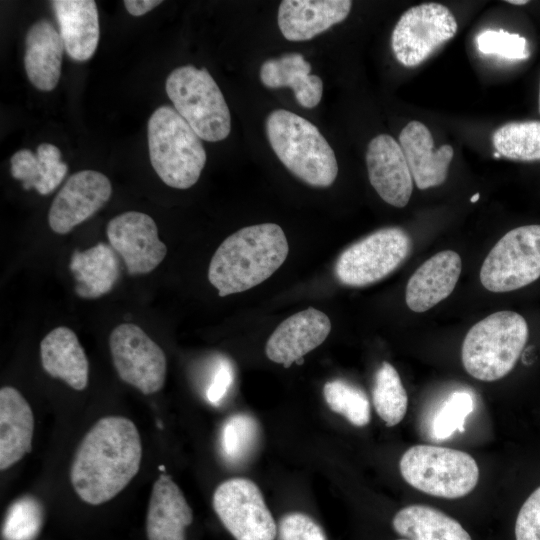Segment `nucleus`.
I'll return each mask as SVG.
<instances>
[{
	"label": "nucleus",
	"mask_w": 540,
	"mask_h": 540,
	"mask_svg": "<svg viewBox=\"0 0 540 540\" xmlns=\"http://www.w3.org/2000/svg\"><path fill=\"white\" fill-rule=\"evenodd\" d=\"M142 444L136 425L122 416L98 420L80 442L70 468V482L79 498L103 504L136 476Z\"/></svg>",
	"instance_id": "obj_1"
},
{
	"label": "nucleus",
	"mask_w": 540,
	"mask_h": 540,
	"mask_svg": "<svg viewBox=\"0 0 540 540\" xmlns=\"http://www.w3.org/2000/svg\"><path fill=\"white\" fill-rule=\"evenodd\" d=\"M289 245L282 228L262 223L228 236L211 258L208 279L221 297L240 293L268 279L286 260Z\"/></svg>",
	"instance_id": "obj_2"
},
{
	"label": "nucleus",
	"mask_w": 540,
	"mask_h": 540,
	"mask_svg": "<svg viewBox=\"0 0 540 540\" xmlns=\"http://www.w3.org/2000/svg\"><path fill=\"white\" fill-rule=\"evenodd\" d=\"M268 141L282 164L297 178L314 187H329L338 174L335 153L318 128L285 109L266 119Z\"/></svg>",
	"instance_id": "obj_3"
},
{
	"label": "nucleus",
	"mask_w": 540,
	"mask_h": 540,
	"mask_svg": "<svg viewBox=\"0 0 540 540\" xmlns=\"http://www.w3.org/2000/svg\"><path fill=\"white\" fill-rule=\"evenodd\" d=\"M150 162L168 186L188 189L199 179L206 163L201 138L171 106H160L147 125Z\"/></svg>",
	"instance_id": "obj_4"
},
{
	"label": "nucleus",
	"mask_w": 540,
	"mask_h": 540,
	"mask_svg": "<svg viewBox=\"0 0 540 540\" xmlns=\"http://www.w3.org/2000/svg\"><path fill=\"white\" fill-rule=\"evenodd\" d=\"M528 336V324L522 315L509 310L495 312L466 334L461 349L462 364L478 380L501 379L514 368Z\"/></svg>",
	"instance_id": "obj_5"
},
{
	"label": "nucleus",
	"mask_w": 540,
	"mask_h": 540,
	"mask_svg": "<svg viewBox=\"0 0 540 540\" xmlns=\"http://www.w3.org/2000/svg\"><path fill=\"white\" fill-rule=\"evenodd\" d=\"M166 93L174 109L205 141L225 139L231 116L225 98L206 68L180 66L167 77Z\"/></svg>",
	"instance_id": "obj_6"
},
{
	"label": "nucleus",
	"mask_w": 540,
	"mask_h": 540,
	"mask_svg": "<svg viewBox=\"0 0 540 540\" xmlns=\"http://www.w3.org/2000/svg\"><path fill=\"white\" fill-rule=\"evenodd\" d=\"M399 468L403 479L415 489L448 499L466 496L479 480L478 465L470 454L440 446L410 447Z\"/></svg>",
	"instance_id": "obj_7"
},
{
	"label": "nucleus",
	"mask_w": 540,
	"mask_h": 540,
	"mask_svg": "<svg viewBox=\"0 0 540 540\" xmlns=\"http://www.w3.org/2000/svg\"><path fill=\"white\" fill-rule=\"evenodd\" d=\"M412 240L400 227L379 229L347 247L337 258V280L350 287L373 284L395 271L410 255Z\"/></svg>",
	"instance_id": "obj_8"
},
{
	"label": "nucleus",
	"mask_w": 540,
	"mask_h": 540,
	"mask_svg": "<svg viewBox=\"0 0 540 540\" xmlns=\"http://www.w3.org/2000/svg\"><path fill=\"white\" fill-rule=\"evenodd\" d=\"M481 284L495 293L517 290L540 277V225L507 232L490 250L480 270Z\"/></svg>",
	"instance_id": "obj_9"
},
{
	"label": "nucleus",
	"mask_w": 540,
	"mask_h": 540,
	"mask_svg": "<svg viewBox=\"0 0 540 540\" xmlns=\"http://www.w3.org/2000/svg\"><path fill=\"white\" fill-rule=\"evenodd\" d=\"M457 22L452 12L439 3H423L406 10L391 36V47L399 63L414 67L438 47L453 38Z\"/></svg>",
	"instance_id": "obj_10"
},
{
	"label": "nucleus",
	"mask_w": 540,
	"mask_h": 540,
	"mask_svg": "<svg viewBox=\"0 0 540 540\" xmlns=\"http://www.w3.org/2000/svg\"><path fill=\"white\" fill-rule=\"evenodd\" d=\"M109 348L122 381L145 395L161 390L166 378L165 353L138 325L116 326L109 336Z\"/></svg>",
	"instance_id": "obj_11"
},
{
	"label": "nucleus",
	"mask_w": 540,
	"mask_h": 540,
	"mask_svg": "<svg viewBox=\"0 0 540 540\" xmlns=\"http://www.w3.org/2000/svg\"><path fill=\"white\" fill-rule=\"evenodd\" d=\"M213 508L235 540H275L277 526L258 486L232 478L214 491Z\"/></svg>",
	"instance_id": "obj_12"
},
{
	"label": "nucleus",
	"mask_w": 540,
	"mask_h": 540,
	"mask_svg": "<svg viewBox=\"0 0 540 540\" xmlns=\"http://www.w3.org/2000/svg\"><path fill=\"white\" fill-rule=\"evenodd\" d=\"M106 234L130 275L152 272L167 254L155 221L143 212L128 211L113 217L107 224Z\"/></svg>",
	"instance_id": "obj_13"
},
{
	"label": "nucleus",
	"mask_w": 540,
	"mask_h": 540,
	"mask_svg": "<svg viewBox=\"0 0 540 540\" xmlns=\"http://www.w3.org/2000/svg\"><path fill=\"white\" fill-rule=\"evenodd\" d=\"M111 194V182L103 173L82 170L72 174L52 201L50 228L57 234L69 233L100 210Z\"/></svg>",
	"instance_id": "obj_14"
},
{
	"label": "nucleus",
	"mask_w": 540,
	"mask_h": 540,
	"mask_svg": "<svg viewBox=\"0 0 540 540\" xmlns=\"http://www.w3.org/2000/svg\"><path fill=\"white\" fill-rule=\"evenodd\" d=\"M372 187L388 204L402 208L410 200L413 178L400 144L388 134L374 137L366 151Z\"/></svg>",
	"instance_id": "obj_15"
},
{
	"label": "nucleus",
	"mask_w": 540,
	"mask_h": 540,
	"mask_svg": "<svg viewBox=\"0 0 540 540\" xmlns=\"http://www.w3.org/2000/svg\"><path fill=\"white\" fill-rule=\"evenodd\" d=\"M331 331V322L322 311L309 307L282 321L268 338L265 353L285 368L300 364L303 357L321 345Z\"/></svg>",
	"instance_id": "obj_16"
},
{
	"label": "nucleus",
	"mask_w": 540,
	"mask_h": 540,
	"mask_svg": "<svg viewBox=\"0 0 540 540\" xmlns=\"http://www.w3.org/2000/svg\"><path fill=\"white\" fill-rule=\"evenodd\" d=\"M399 144L417 188L425 190L446 180L454 150L448 144L435 150L433 137L425 124L409 122L400 132Z\"/></svg>",
	"instance_id": "obj_17"
},
{
	"label": "nucleus",
	"mask_w": 540,
	"mask_h": 540,
	"mask_svg": "<svg viewBox=\"0 0 540 540\" xmlns=\"http://www.w3.org/2000/svg\"><path fill=\"white\" fill-rule=\"evenodd\" d=\"M462 270L458 253L445 250L422 263L410 277L405 301L414 312H425L454 290Z\"/></svg>",
	"instance_id": "obj_18"
},
{
	"label": "nucleus",
	"mask_w": 540,
	"mask_h": 540,
	"mask_svg": "<svg viewBox=\"0 0 540 540\" xmlns=\"http://www.w3.org/2000/svg\"><path fill=\"white\" fill-rule=\"evenodd\" d=\"M349 0H284L278 9V26L289 41H306L342 22L349 15Z\"/></svg>",
	"instance_id": "obj_19"
},
{
	"label": "nucleus",
	"mask_w": 540,
	"mask_h": 540,
	"mask_svg": "<svg viewBox=\"0 0 540 540\" xmlns=\"http://www.w3.org/2000/svg\"><path fill=\"white\" fill-rule=\"evenodd\" d=\"M193 512L179 486L162 472L155 480L149 500L146 532L148 540H185Z\"/></svg>",
	"instance_id": "obj_20"
},
{
	"label": "nucleus",
	"mask_w": 540,
	"mask_h": 540,
	"mask_svg": "<svg viewBox=\"0 0 540 540\" xmlns=\"http://www.w3.org/2000/svg\"><path fill=\"white\" fill-rule=\"evenodd\" d=\"M34 414L26 399L14 387L0 390V469L20 461L32 450Z\"/></svg>",
	"instance_id": "obj_21"
},
{
	"label": "nucleus",
	"mask_w": 540,
	"mask_h": 540,
	"mask_svg": "<svg viewBox=\"0 0 540 540\" xmlns=\"http://www.w3.org/2000/svg\"><path fill=\"white\" fill-rule=\"evenodd\" d=\"M65 51L75 61L89 60L99 42V16L93 0L51 2Z\"/></svg>",
	"instance_id": "obj_22"
},
{
	"label": "nucleus",
	"mask_w": 540,
	"mask_h": 540,
	"mask_svg": "<svg viewBox=\"0 0 540 540\" xmlns=\"http://www.w3.org/2000/svg\"><path fill=\"white\" fill-rule=\"evenodd\" d=\"M64 50L61 35L50 21L41 19L29 28L25 39L24 66L35 88L48 92L57 86Z\"/></svg>",
	"instance_id": "obj_23"
},
{
	"label": "nucleus",
	"mask_w": 540,
	"mask_h": 540,
	"mask_svg": "<svg viewBox=\"0 0 540 540\" xmlns=\"http://www.w3.org/2000/svg\"><path fill=\"white\" fill-rule=\"evenodd\" d=\"M40 355L42 367L51 377L74 390L86 388L89 362L73 330L59 326L50 331L41 341Z\"/></svg>",
	"instance_id": "obj_24"
},
{
	"label": "nucleus",
	"mask_w": 540,
	"mask_h": 540,
	"mask_svg": "<svg viewBox=\"0 0 540 540\" xmlns=\"http://www.w3.org/2000/svg\"><path fill=\"white\" fill-rule=\"evenodd\" d=\"M310 71V63L301 54L288 53L266 60L260 68V80L268 88L290 87L302 107L314 108L321 101L323 82Z\"/></svg>",
	"instance_id": "obj_25"
},
{
	"label": "nucleus",
	"mask_w": 540,
	"mask_h": 540,
	"mask_svg": "<svg viewBox=\"0 0 540 540\" xmlns=\"http://www.w3.org/2000/svg\"><path fill=\"white\" fill-rule=\"evenodd\" d=\"M69 268L76 281V294L86 299H95L110 292L119 276V262L114 249L104 243L75 251Z\"/></svg>",
	"instance_id": "obj_26"
},
{
	"label": "nucleus",
	"mask_w": 540,
	"mask_h": 540,
	"mask_svg": "<svg viewBox=\"0 0 540 540\" xmlns=\"http://www.w3.org/2000/svg\"><path fill=\"white\" fill-rule=\"evenodd\" d=\"M67 171L59 148L50 143H41L36 154L29 149H21L11 157V175L22 182L24 189L33 188L41 195L53 192Z\"/></svg>",
	"instance_id": "obj_27"
},
{
	"label": "nucleus",
	"mask_w": 540,
	"mask_h": 540,
	"mask_svg": "<svg viewBox=\"0 0 540 540\" xmlns=\"http://www.w3.org/2000/svg\"><path fill=\"white\" fill-rule=\"evenodd\" d=\"M394 530L408 540H472L455 519L426 505H410L393 517Z\"/></svg>",
	"instance_id": "obj_28"
},
{
	"label": "nucleus",
	"mask_w": 540,
	"mask_h": 540,
	"mask_svg": "<svg viewBox=\"0 0 540 540\" xmlns=\"http://www.w3.org/2000/svg\"><path fill=\"white\" fill-rule=\"evenodd\" d=\"M492 143L500 156L517 161L540 160V121H515L497 128Z\"/></svg>",
	"instance_id": "obj_29"
},
{
	"label": "nucleus",
	"mask_w": 540,
	"mask_h": 540,
	"mask_svg": "<svg viewBox=\"0 0 540 540\" xmlns=\"http://www.w3.org/2000/svg\"><path fill=\"white\" fill-rule=\"evenodd\" d=\"M372 399L377 414L387 426H395L404 418L407 393L397 370L386 361L375 374Z\"/></svg>",
	"instance_id": "obj_30"
},
{
	"label": "nucleus",
	"mask_w": 540,
	"mask_h": 540,
	"mask_svg": "<svg viewBox=\"0 0 540 540\" xmlns=\"http://www.w3.org/2000/svg\"><path fill=\"white\" fill-rule=\"evenodd\" d=\"M324 399L329 408L344 416L351 424L363 427L370 421V403L358 387L340 379L327 382L323 387Z\"/></svg>",
	"instance_id": "obj_31"
},
{
	"label": "nucleus",
	"mask_w": 540,
	"mask_h": 540,
	"mask_svg": "<svg viewBox=\"0 0 540 540\" xmlns=\"http://www.w3.org/2000/svg\"><path fill=\"white\" fill-rule=\"evenodd\" d=\"M259 435L256 420L245 413L234 414L223 424L220 432V448L230 463L244 461L253 451Z\"/></svg>",
	"instance_id": "obj_32"
},
{
	"label": "nucleus",
	"mask_w": 540,
	"mask_h": 540,
	"mask_svg": "<svg viewBox=\"0 0 540 540\" xmlns=\"http://www.w3.org/2000/svg\"><path fill=\"white\" fill-rule=\"evenodd\" d=\"M44 521V510L40 501L32 495L16 499L9 506L3 522L2 535L5 540H34Z\"/></svg>",
	"instance_id": "obj_33"
},
{
	"label": "nucleus",
	"mask_w": 540,
	"mask_h": 540,
	"mask_svg": "<svg viewBox=\"0 0 540 540\" xmlns=\"http://www.w3.org/2000/svg\"><path fill=\"white\" fill-rule=\"evenodd\" d=\"M474 401L468 392L456 391L442 403L432 422V432L438 440L464 430L465 420L473 411Z\"/></svg>",
	"instance_id": "obj_34"
},
{
	"label": "nucleus",
	"mask_w": 540,
	"mask_h": 540,
	"mask_svg": "<svg viewBox=\"0 0 540 540\" xmlns=\"http://www.w3.org/2000/svg\"><path fill=\"white\" fill-rule=\"evenodd\" d=\"M476 43L481 53L508 60H523L530 55L524 37L504 30H485L477 36Z\"/></svg>",
	"instance_id": "obj_35"
},
{
	"label": "nucleus",
	"mask_w": 540,
	"mask_h": 540,
	"mask_svg": "<svg viewBox=\"0 0 540 540\" xmlns=\"http://www.w3.org/2000/svg\"><path fill=\"white\" fill-rule=\"evenodd\" d=\"M278 534L279 540H327L321 526L300 512L284 515L279 522Z\"/></svg>",
	"instance_id": "obj_36"
},
{
	"label": "nucleus",
	"mask_w": 540,
	"mask_h": 540,
	"mask_svg": "<svg viewBox=\"0 0 540 540\" xmlns=\"http://www.w3.org/2000/svg\"><path fill=\"white\" fill-rule=\"evenodd\" d=\"M516 540H540V487L524 502L515 523Z\"/></svg>",
	"instance_id": "obj_37"
},
{
	"label": "nucleus",
	"mask_w": 540,
	"mask_h": 540,
	"mask_svg": "<svg viewBox=\"0 0 540 540\" xmlns=\"http://www.w3.org/2000/svg\"><path fill=\"white\" fill-rule=\"evenodd\" d=\"M233 379L231 363L227 359L220 360L206 389V399L211 404L218 405L226 396Z\"/></svg>",
	"instance_id": "obj_38"
},
{
	"label": "nucleus",
	"mask_w": 540,
	"mask_h": 540,
	"mask_svg": "<svg viewBox=\"0 0 540 540\" xmlns=\"http://www.w3.org/2000/svg\"><path fill=\"white\" fill-rule=\"evenodd\" d=\"M161 3L162 1L157 0H125L124 6L129 14L133 16H142Z\"/></svg>",
	"instance_id": "obj_39"
},
{
	"label": "nucleus",
	"mask_w": 540,
	"mask_h": 540,
	"mask_svg": "<svg viewBox=\"0 0 540 540\" xmlns=\"http://www.w3.org/2000/svg\"><path fill=\"white\" fill-rule=\"evenodd\" d=\"M507 3L513 4V5H525L529 3L527 0H508Z\"/></svg>",
	"instance_id": "obj_40"
},
{
	"label": "nucleus",
	"mask_w": 540,
	"mask_h": 540,
	"mask_svg": "<svg viewBox=\"0 0 540 540\" xmlns=\"http://www.w3.org/2000/svg\"><path fill=\"white\" fill-rule=\"evenodd\" d=\"M479 198H480V194H479V193H476V194H474V195L470 198V201L474 203V202H476Z\"/></svg>",
	"instance_id": "obj_41"
},
{
	"label": "nucleus",
	"mask_w": 540,
	"mask_h": 540,
	"mask_svg": "<svg viewBox=\"0 0 540 540\" xmlns=\"http://www.w3.org/2000/svg\"><path fill=\"white\" fill-rule=\"evenodd\" d=\"M538 109L540 113V81H539Z\"/></svg>",
	"instance_id": "obj_42"
},
{
	"label": "nucleus",
	"mask_w": 540,
	"mask_h": 540,
	"mask_svg": "<svg viewBox=\"0 0 540 540\" xmlns=\"http://www.w3.org/2000/svg\"><path fill=\"white\" fill-rule=\"evenodd\" d=\"M398 540H408V539H398Z\"/></svg>",
	"instance_id": "obj_43"
}]
</instances>
